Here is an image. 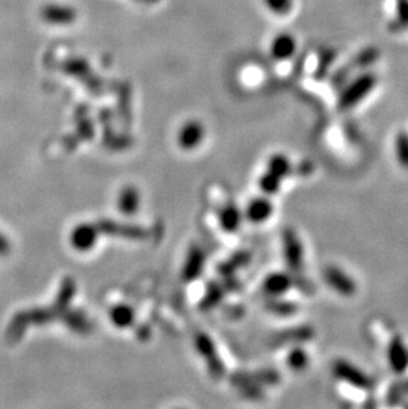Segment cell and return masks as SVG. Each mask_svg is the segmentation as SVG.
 Masks as SVG:
<instances>
[{"label":"cell","mask_w":408,"mask_h":409,"mask_svg":"<svg viewBox=\"0 0 408 409\" xmlns=\"http://www.w3.org/2000/svg\"><path fill=\"white\" fill-rule=\"evenodd\" d=\"M388 362L394 372L403 374L408 369V350L400 338H394L388 346Z\"/></svg>","instance_id":"3957f363"},{"label":"cell","mask_w":408,"mask_h":409,"mask_svg":"<svg viewBox=\"0 0 408 409\" xmlns=\"http://www.w3.org/2000/svg\"><path fill=\"white\" fill-rule=\"evenodd\" d=\"M93 241L92 229L86 225H81L74 229L72 235V243L77 249H86L89 248Z\"/></svg>","instance_id":"ba28073f"},{"label":"cell","mask_w":408,"mask_h":409,"mask_svg":"<svg viewBox=\"0 0 408 409\" xmlns=\"http://www.w3.org/2000/svg\"><path fill=\"white\" fill-rule=\"evenodd\" d=\"M31 326L30 318H28V313L27 310L24 311H19L18 314H15L13 318L11 319L10 325L7 328V339L10 340L11 343H15L18 340H21L24 333L27 331V328Z\"/></svg>","instance_id":"8992f818"},{"label":"cell","mask_w":408,"mask_h":409,"mask_svg":"<svg viewBox=\"0 0 408 409\" xmlns=\"http://www.w3.org/2000/svg\"><path fill=\"white\" fill-rule=\"evenodd\" d=\"M408 28V0H398V21L391 24L392 31L407 30Z\"/></svg>","instance_id":"8fae6325"},{"label":"cell","mask_w":408,"mask_h":409,"mask_svg":"<svg viewBox=\"0 0 408 409\" xmlns=\"http://www.w3.org/2000/svg\"><path fill=\"white\" fill-rule=\"evenodd\" d=\"M297 50V41L290 33H280L271 44V53L277 62H284L290 59Z\"/></svg>","instance_id":"7a4b0ae2"},{"label":"cell","mask_w":408,"mask_h":409,"mask_svg":"<svg viewBox=\"0 0 408 409\" xmlns=\"http://www.w3.org/2000/svg\"><path fill=\"white\" fill-rule=\"evenodd\" d=\"M378 59H379L378 48H368L358 54L356 64L358 67L363 68V67H368V65L377 62Z\"/></svg>","instance_id":"7c38bea8"},{"label":"cell","mask_w":408,"mask_h":409,"mask_svg":"<svg viewBox=\"0 0 408 409\" xmlns=\"http://www.w3.org/2000/svg\"><path fill=\"white\" fill-rule=\"evenodd\" d=\"M377 85V76L373 73H363L351 82L339 97V108L350 109L366 98Z\"/></svg>","instance_id":"6da1fadb"},{"label":"cell","mask_w":408,"mask_h":409,"mask_svg":"<svg viewBox=\"0 0 408 409\" xmlns=\"http://www.w3.org/2000/svg\"><path fill=\"white\" fill-rule=\"evenodd\" d=\"M395 149L398 155L399 163L408 168V134L400 132L395 139Z\"/></svg>","instance_id":"30bf717a"},{"label":"cell","mask_w":408,"mask_h":409,"mask_svg":"<svg viewBox=\"0 0 408 409\" xmlns=\"http://www.w3.org/2000/svg\"><path fill=\"white\" fill-rule=\"evenodd\" d=\"M11 252L10 241L7 240V237L0 234V256H7Z\"/></svg>","instance_id":"4fadbf2b"},{"label":"cell","mask_w":408,"mask_h":409,"mask_svg":"<svg viewBox=\"0 0 408 409\" xmlns=\"http://www.w3.org/2000/svg\"><path fill=\"white\" fill-rule=\"evenodd\" d=\"M295 0H264L266 8L278 16H285L293 10Z\"/></svg>","instance_id":"9c48e42d"},{"label":"cell","mask_w":408,"mask_h":409,"mask_svg":"<svg viewBox=\"0 0 408 409\" xmlns=\"http://www.w3.org/2000/svg\"><path fill=\"white\" fill-rule=\"evenodd\" d=\"M337 374L342 379L347 380L348 383H351L353 386H356L358 388L368 389L371 387V380L368 375H365L362 371L347 364L345 362L338 363Z\"/></svg>","instance_id":"277c9868"},{"label":"cell","mask_w":408,"mask_h":409,"mask_svg":"<svg viewBox=\"0 0 408 409\" xmlns=\"http://www.w3.org/2000/svg\"><path fill=\"white\" fill-rule=\"evenodd\" d=\"M42 18L44 21L52 23V24H71L72 21L76 19V12L71 7L65 6H47L42 10Z\"/></svg>","instance_id":"5b68a950"},{"label":"cell","mask_w":408,"mask_h":409,"mask_svg":"<svg viewBox=\"0 0 408 409\" xmlns=\"http://www.w3.org/2000/svg\"><path fill=\"white\" fill-rule=\"evenodd\" d=\"M327 278H329V281H330V284L333 285V287L338 289L341 293H344V294H354V292H356V285H354V282L351 281V280H348L345 275H342L341 272H338V270H330L329 273H327Z\"/></svg>","instance_id":"52a82bcc"}]
</instances>
